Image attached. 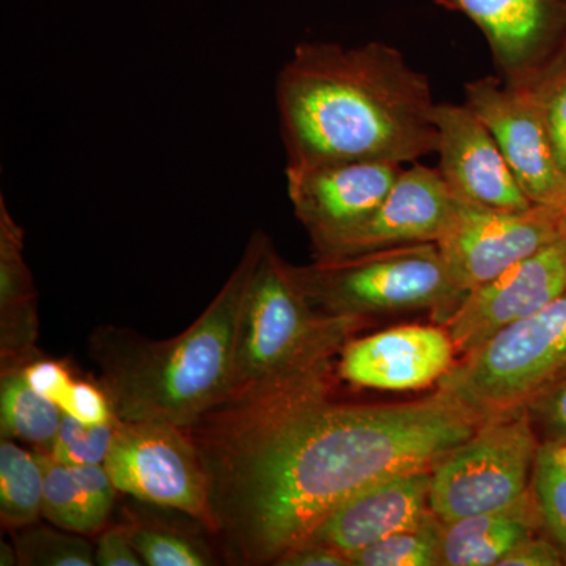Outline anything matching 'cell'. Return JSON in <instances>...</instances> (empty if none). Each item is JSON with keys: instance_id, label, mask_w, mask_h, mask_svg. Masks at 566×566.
Here are the masks:
<instances>
[{"instance_id": "obj_14", "label": "cell", "mask_w": 566, "mask_h": 566, "mask_svg": "<svg viewBox=\"0 0 566 566\" xmlns=\"http://www.w3.org/2000/svg\"><path fill=\"white\" fill-rule=\"evenodd\" d=\"M457 208L438 169L415 163L401 169L386 199L364 222L314 259L327 262L398 245L438 243Z\"/></svg>"}, {"instance_id": "obj_1", "label": "cell", "mask_w": 566, "mask_h": 566, "mask_svg": "<svg viewBox=\"0 0 566 566\" xmlns=\"http://www.w3.org/2000/svg\"><path fill=\"white\" fill-rule=\"evenodd\" d=\"M335 371L230 398L185 428L210 483L212 534L241 564H274L353 495L433 469L483 423L439 390L408 403H337Z\"/></svg>"}, {"instance_id": "obj_24", "label": "cell", "mask_w": 566, "mask_h": 566, "mask_svg": "<svg viewBox=\"0 0 566 566\" xmlns=\"http://www.w3.org/2000/svg\"><path fill=\"white\" fill-rule=\"evenodd\" d=\"M82 534L50 527L18 528L14 538L18 564L29 566H93L95 549Z\"/></svg>"}, {"instance_id": "obj_3", "label": "cell", "mask_w": 566, "mask_h": 566, "mask_svg": "<svg viewBox=\"0 0 566 566\" xmlns=\"http://www.w3.org/2000/svg\"><path fill=\"white\" fill-rule=\"evenodd\" d=\"M255 232L221 292L180 335L151 342L99 334L102 387L122 422L188 428L227 400L232 389L241 312L264 241Z\"/></svg>"}, {"instance_id": "obj_13", "label": "cell", "mask_w": 566, "mask_h": 566, "mask_svg": "<svg viewBox=\"0 0 566 566\" xmlns=\"http://www.w3.org/2000/svg\"><path fill=\"white\" fill-rule=\"evenodd\" d=\"M401 169L395 163L352 161L286 172L290 202L311 237L314 255L364 222Z\"/></svg>"}, {"instance_id": "obj_36", "label": "cell", "mask_w": 566, "mask_h": 566, "mask_svg": "<svg viewBox=\"0 0 566 566\" xmlns=\"http://www.w3.org/2000/svg\"><path fill=\"white\" fill-rule=\"evenodd\" d=\"M560 233L566 237V205L560 211Z\"/></svg>"}, {"instance_id": "obj_26", "label": "cell", "mask_w": 566, "mask_h": 566, "mask_svg": "<svg viewBox=\"0 0 566 566\" xmlns=\"http://www.w3.org/2000/svg\"><path fill=\"white\" fill-rule=\"evenodd\" d=\"M532 486L547 534L560 547L566 562V472L553 460L545 446H539L536 455Z\"/></svg>"}, {"instance_id": "obj_11", "label": "cell", "mask_w": 566, "mask_h": 566, "mask_svg": "<svg viewBox=\"0 0 566 566\" xmlns=\"http://www.w3.org/2000/svg\"><path fill=\"white\" fill-rule=\"evenodd\" d=\"M474 22L501 77L532 87L566 54V0H433Z\"/></svg>"}, {"instance_id": "obj_2", "label": "cell", "mask_w": 566, "mask_h": 566, "mask_svg": "<svg viewBox=\"0 0 566 566\" xmlns=\"http://www.w3.org/2000/svg\"><path fill=\"white\" fill-rule=\"evenodd\" d=\"M286 172L327 164H415L436 150L430 82L397 48L297 44L275 81Z\"/></svg>"}, {"instance_id": "obj_29", "label": "cell", "mask_w": 566, "mask_h": 566, "mask_svg": "<svg viewBox=\"0 0 566 566\" xmlns=\"http://www.w3.org/2000/svg\"><path fill=\"white\" fill-rule=\"evenodd\" d=\"M526 411L542 444L566 441V370L531 398Z\"/></svg>"}, {"instance_id": "obj_23", "label": "cell", "mask_w": 566, "mask_h": 566, "mask_svg": "<svg viewBox=\"0 0 566 566\" xmlns=\"http://www.w3.org/2000/svg\"><path fill=\"white\" fill-rule=\"evenodd\" d=\"M35 453L44 475L43 517L55 527L74 534L87 535L98 532L71 465L54 460L43 450Z\"/></svg>"}, {"instance_id": "obj_37", "label": "cell", "mask_w": 566, "mask_h": 566, "mask_svg": "<svg viewBox=\"0 0 566 566\" xmlns=\"http://www.w3.org/2000/svg\"><path fill=\"white\" fill-rule=\"evenodd\" d=\"M560 65H566V54H565L564 62H562Z\"/></svg>"}, {"instance_id": "obj_16", "label": "cell", "mask_w": 566, "mask_h": 566, "mask_svg": "<svg viewBox=\"0 0 566 566\" xmlns=\"http://www.w3.org/2000/svg\"><path fill=\"white\" fill-rule=\"evenodd\" d=\"M444 326H400L349 340L337 360L344 381L367 389L419 390L438 385L455 365Z\"/></svg>"}, {"instance_id": "obj_18", "label": "cell", "mask_w": 566, "mask_h": 566, "mask_svg": "<svg viewBox=\"0 0 566 566\" xmlns=\"http://www.w3.org/2000/svg\"><path fill=\"white\" fill-rule=\"evenodd\" d=\"M545 528L534 486L506 509L444 523L442 566H493L527 536Z\"/></svg>"}, {"instance_id": "obj_25", "label": "cell", "mask_w": 566, "mask_h": 566, "mask_svg": "<svg viewBox=\"0 0 566 566\" xmlns=\"http://www.w3.org/2000/svg\"><path fill=\"white\" fill-rule=\"evenodd\" d=\"M118 422L84 423L63 412L61 428L48 453L54 460L69 465L104 464L109 455Z\"/></svg>"}, {"instance_id": "obj_7", "label": "cell", "mask_w": 566, "mask_h": 566, "mask_svg": "<svg viewBox=\"0 0 566 566\" xmlns=\"http://www.w3.org/2000/svg\"><path fill=\"white\" fill-rule=\"evenodd\" d=\"M539 446L526 408L479 424L434 464L431 512L452 523L515 504L532 485Z\"/></svg>"}, {"instance_id": "obj_34", "label": "cell", "mask_w": 566, "mask_h": 566, "mask_svg": "<svg viewBox=\"0 0 566 566\" xmlns=\"http://www.w3.org/2000/svg\"><path fill=\"white\" fill-rule=\"evenodd\" d=\"M277 566H352L348 556L324 543L304 542L283 553Z\"/></svg>"}, {"instance_id": "obj_15", "label": "cell", "mask_w": 566, "mask_h": 566, "mask_svg": "<svg viewBox=\"0 0 566 566\" xmlns=\"http://www.w3.org/2000/svg\"><path fill=\"white\" fill-rule=\"evenodd\" d=\"M436 169L460 202L502 211L534 207L497 142L468 104H436Z\"/></svg>"}, {"instance_id": "obj_33", "label": "cell", "mask_w": 566, "mask_h": 566, "mask_svg": "<svg viewBox=\"0 0 566 566\" xmlns=\"http://www.w3.org/2000/svg\"><path fill=\"white\" fill-rule=\"evenodd\" d=\"M95 565L140 566L139 554L134 549L128 527H114L99 536L95 547Z\"/></svg>"}, {"instance_id": "obj_9", "label": "cell", "mask_w": 566, "mask_h": 566, "mask_svg": "<svg viewBox=\"0 0 566 566\" xmlns=\"http://www.w3.org/2000/svg\"><path fill=\"white\" fill-rule=\"evenodd\" d=\"M560 208L491 210L458 200L438 248L452 282L468 294L513 264L553 243L560 233Z\"/></svg>"}, {"instance_id": "obj_5", "label": "cell", "mask_w": 566, "mask_h": 566, "mask_svg": "<svg viewBox=\"0 0 566 566\" xmlns=\"http://www.w3.org/2000/svg\"><path fill=\"white\" fill-rule=\"evenodd\" d=\"M297 281L322 314L367 318L390 312L430 311L444 326L465 294L447 273L438 244L398 245L346 259L294 266Z\"/></svg>"}, {"instance_id": "obj_6", "label": "cell", "mask_w": 566, "mask_h": 566, "mask_svg": "<svg viewBox=\"0 0 566 566\" xmlns=\"http://www.w3.org/2000/svg\"><path fill=\"white\" fill-rule=\"evenodd\" d=\"M566 370V292L464 354L438 390L480 422L526 408L538 390Z\"/></svg>"}, {"instance_id": "obj_35", "label": "cell", "mask_w": 566, "mask_h": 566, "mask_svg": "<svg viewBox=\"0 0 566 566\" xmlns=\"http://www.w3.org/2000/svg\"><path fill=\"white\" fill-rule=\"evenodd\" d=\"M546 447L549 455L553 457V460L556 461L558 465L566 472V441L564 442H546V444H542Z\"/></svg>"}, {"instance_id": "obj_12", "label": "cell", "mask_w": 566, "mask_h": 566, "mask_svg": "<svg viewBox=\"0 0 566 566\" xmlns=\"http://www.w3.org/2000/svg\"><path fill=\"white\" fill-rule=\"evenodd\" d=\"M566 292V237L521 260L465 294L444 324L457 353L474 352L521 319L543 311Z\"/></svg>"}, {"instance_id": "obj_21", "label": "cell", "mask_w": 566, "mask_h": 566, "mask_svg": "<svg viewBox=\"0 0 566 566\" xmlns=\"http://www.w3.org/2000/svg\"><path fill=\"white\" fill-rule=\"evenodd\" d=\"M43 468L35 452L9 438L0 442V517L3 526H32L43 516Z\"/></svg>"}, {"instance_id": "obj_4", "label": "cell", "mask_w": 566, "mask_h": 566, "mask_svg": "<svg viewBox=\"0 0 566 566\" xmlns=\"http://www.w3.org/2000/svg\"><path fill=\"white\" fill-rule=\"evenodd\" d=\"M363 322L316 311L294 266L264 237L241 312L227 400L335 367Z\"/></svg>"}, {"instance_id": "obj_8", "label": "cell", "mask_w": 566, "mask_h": 566, "mask_svg": "<svg viewBox=\"0 0 566 566\" xmlns=\"http://www.w3.org/2000/svg\"><path fill=\"white\" fill-rule=\"evenodd\" d=\"M104 468L122 493L178 510L214 531L208 475L185 428L120 420Z\"/></svg>"}, {"instance_id": "obj_30", "label": "cell", "mask_w": 566, "mask_h": 566, "mask_svg": "<svg viewBox=\"0 0 566 566\" xmlns=\"http://www.w3.org/2000/svg\"><path fill=\"white\" fill-rule=\"evenodd\" d=\"M62 411L84 423L118 422V417L115 416L109 397L104 392L103 387L87 381H76V379L62 403Z\"/></svg>"}, {"instance_id": "obj_22", "label": "cell", "mask_w": 566, "mask_h": 566, "mask_svg": "<svg viewBox=\"0 0 566 566\" xmlns=\"http://www.w3.org/2000/svg\"><path fill=\"white\" fill-rule=\"evenodd\" d=\"M444 523L433 512L415 527L379 539L349 556L352 566H439Z\"/></svg>"}, {"instance_id": "obj_27", "label": "cell", "mask_w": 566, "mask_h": 566, "mask_svg": "<svg viewBox=\"0 0 566 566\" xmlns=\"http://www.w3.org/2000/svg\"><path fill=\"white\" fill-rule=\"evenodd\" d=\"M129 538L144 565L148 566H205L210 558L205 556L191 539L166 528L128 527Z\"/></svg>"}, {"instance_id": "obj_19", "label": "cell", "mask_w": 566, "mask_h": 566, "mask_svg": "<svg viewBox=\"0 0 566 566\" xmlns=\"http://www.w3.org/2000/svg\"><path fill=\"white\" fill-rule=\"evenodd\" d=\"M0 346L2 360L31 349L36 337L35 290L22 256V229L0 199Z\"/></svg>"}, {"instance_id": "obj_20", "label": "cell", "mask_w": 566, "mask_h": 566, "mask_svg": "<svg viewBox=\"0 0 566 566\" xmlns=\"http://www.w3.org/2000/svg\"><path fill=\"white\" fill-rule=\"evenodd\" d=\"M62 417L61 406L32 389L20 365L3 367L0 387L2 438L21 439L48 452L61 428Z\"/></svg>"}, {"instance_id": "obj_10", "label": "cell", "mask_w": 566, "mask_h": 566, "mask_svg": "<svg viewBox=\"0 0 566 566\" xmlns=\"http://www.w3.org/2000/svg\"><path fill=\"white\" fill-rule=\"evenodd\" d=\"M464 93L465 104L493 134L528 200L562 210L566 177L532 87H513L502 77L490 76L468 82Z\"/></svg>"}, {"instance_id": "obj_32", "label": "cell", "mask_w": 566, "mask_h": 566, "mask_svg": "<svg viewBox=\"0 0 566 566\" xmlns=\"http://www.w3.org/2000/svg\"><path fill=\"white\" fill-rule=\"evenodd\" d=\"M564 553L553 538L534 534L513 547L499 566H562Z\"/></svg>"}, {"instance_id": "obj_17", "label": "cell", "mask_w": 566, "mask_h": 566, "mask_svg": "<svg viewBox=\"0 0 566 566\" xmlns=\"http://www.w3.org/2000/svg\"><path fill=\"white\" fill-rule=\"evenodd\" d=\"M431 471L401 472L365 488L331 513L307 542L333 546L349 558L386 536L417 526L431 512Z\"/></svg>"}, {"instance_id": "obj_28", "label": "cell", "mask_w": 566, "mask_h": 566, "mask_svg": "<svg viewBox=\"0 0 566 566\" xmlns=\"http://www.w3.org/2000/svg\"><path fill=\"white\" fill-rule=\"evenodd\" d=\"M532 91L542 107L558 166L566 177V65L551 70L532 85Z\"/></svg>"}, {"instance_id": "obj_31", "label": "cell", "mask_w": 566, "mask_h": 566, "mask_svg": "<svg viewBox=\"0 0 566 566\" xmlns=\"http://www.w3.org/2000/svg\"><path fill=\"white\" fill-rule=\"evenodd\" d=\"M25 379L36 392L61 406L69 395L74 378L65 365L50 359H36L22 367Z\"/></svg>"}]
</instances>
